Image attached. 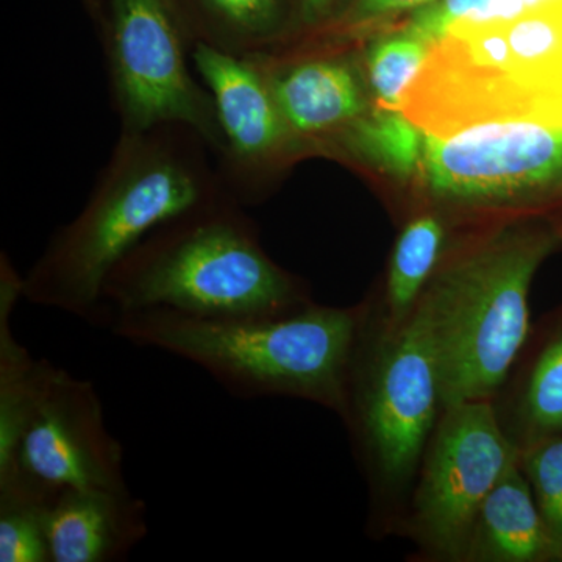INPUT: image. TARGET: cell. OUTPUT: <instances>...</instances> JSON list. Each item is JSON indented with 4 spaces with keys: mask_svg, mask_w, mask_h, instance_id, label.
Instances as JSON below:
<instances>
[{
    "mask_svg": "<svg viewBox=\"0 0 562 562\" xmlns=\"http://www.w3.org/2000/svg\"><path fill=\"white\" fill-rule=\"evenodd\" d=\"M57 492L21 471L0 476V561L52 562L47 520Z\"/></svg>",
    "mask_w": 562,
    "mask_h": 562,
    "instance_id": "cell-19",
    "label": "cell"
},
{
    "mask_svg": "<svg viewBox=\"0 0 562 562\" xmlns=\"http://www.w3.org/2000/svg\"><path fill=\"white\" fill-rule=\"evenodd\" d=\"M191 58L216 109L222 181L243 206L257 202L262 180L303 143L291 131L265 74L250 55L195 43Z\"/></svg>",
    "mask_w": 562,
    "mask_h": 562,
    "instance_id": "cell-11",
    "label": "cell"
},
{
    "mask_svg": "<svg viewBox=\"0 0 562 562\" xmlns=\"http://www.w3.org/2000/svg\"><path fill=\"white\" fill-rule=\"evenodd\" d=\"M339 140L355 157L395 179L420 172L425 132L402 111L380 109L364 114Z\"/></svg>",
    "mask_w": 562,
    "mask_h": 562,
    "instance_id": "cell-20",
    "label": "cell"
},
{
    "mask_svg": "<svg viewBox=\"0 0 562 562\" xmlns=\"http://www.w3.org/2000/svg\"><path fill=\"white\" fill-rule=\"evenodd\" d=\"M542 522L562 562V432L519 453Z\"/></svg>",
    "mask_w": 562,
    "mask_h": 562,
    "instance_id": "cell-22",
    "label": "cell"
},
{
    "mask_svg": "<svg viewBox=\"0 0 562 562\" xmlns=\"http://www.w3.org/2000/svg\"><path fill=\"white\" fill-rule=\"evenodd\" d=\"M85 5H87L91 16L94 18V21L99 24L103 13V7H105V0H85Z\"/></svg>",
    "mask_w": 562,
    "mask_h": 562,
    "instance_id": "cell-26",
    "label": "cell"
},
{
    "mask_svg": "<svg viewBox=\"0 0 562 562\" xmlns=\"http://www.w3.org/2000/svg\"><path fill=\"white\" fill-rule=\"evenodd\" d=\"M422 177L431 195L460 205L531 201L562 191V128L532 122L425 133Z\"/></svg>",
    "mask_w": 562,
    "mask_h": 562,
    "instance_id": "cell-9",
    "label": "cell"
},
{
    "mask_svg": "<svg viewBox=\"0 0 562 562\" xmlns=\"http://www.w3.org/2000/svg\"><path fill=\"white\" fill-rule=\"evenodd\" d=\"M462 562H557L519 458L480 506Z\"/></svg>",
    "mask_w": 562,
    "mask_h": 562,
    "instance_id": "cell-15",
    "label": "cell"
},
{
    "mask_svg": "<svg viewBox=\"0 0 562 562\" xmlns=\"http://www.w3.org/2000/svg\"><path fill=\"white\" fill-rule=\"evenodd\" d=\"M192 44L231 54L265 50L283 32L286 0H176Z\"/></svg>",
    "mask_w": 562,
    "mask_h": 562,
    "instance_id": "cell-18",
    "label": "cell"
},
{
    "mask_svg": "<svg viewBox=\"0 0 562 562\" xmlns=\"http://www.w3.org/2000/svg\"><path fill=\"white\" fill-rule=\"evenodd\" d=\"M492 406L519 453L562 432V306L531 325Z\"/></svg>",
    "mask_w": 562,
    "mask_h": 562,
    "instance_id": "cell-14",
    "label": "cell"
},
{
    "mask_svg": "<svg viewBox=\"0 0 562 562\" xmlns=\"http://www.w3.org/2000/svg\"><path fill=\"white\" fill-rule=\"evenodd\" d=\"M561 246V222L535 214L443 254L414 308L435 350L442 408L501 390L530 335L532 280Z\"/></svg>",
    "mask_w": 562,
    "mask_h": 562,
    "instance_id": "cell-3",
    "label": "cell"
},
{
    "mask_svg": "<svg viewBox=\"0 0 562 562\" xmlns=\"http://www.w3.org/2000/svg\"><path fill=\"white\" fill-rule=\"evenodd\" d=\"M519 458L492 401L446 406L422 457L401 530L422 560L462 562L486 495Z\"/></svg>",
    "mask_w": 562,
    "mask_h": 562,
    "instance_id": "cell-8",
    "label": "cell"
},
{
    "mask_svg": "<svg viewBox=\"0 0 562 562\" xmlns=\"http://www.w3.org/2000/svg\"><path fill=\"white\" fill-rule=\"evenodd\" d=\"M430 2L432 0H350L341 14L327 27L328 31L339 35L353 33L384 18L406 13V11L414 13Z\"/></svg>",
    "mask_w": 562,
    "mask_h": 562,
    "instance_id": "cell-24",
    "label": "cell"
},
{
    "mask_svg": "<svg viewBox=\"0 0 562 562\" xmlns=\"http://www.w3.org/2000/svg\"><path fill=\"white\" fill-rule=\"evenodd\" d=\"M364 303H310L283 316H195L172 310L113 314L114 335L199 366L235 397H288L341 416Z\"/></svg>",
    "mask_w": 562,
    "mask_h": 562,
    "instance_id": "cell-4",
    "label": "cell"
},
{
    "mask_svg": "<svg viewBox=\"0 0 562 562\" xmlns=\"http://www.w3.org/2000/svg\"><path fill=\"white\" fill-rule=\"evenodd\" d=\"M442 412L438 364L416 313L397 327L364 302L341 420L369 491V530L398 532Z\"/></svg>",
    "mask_w": 562,
    "mask_h": 562,
    "instance_id": "cell-6",
    "label": "cell"
},
{
    "mask_svg": "<svg viewBox=\"0 0 562 562\" xmlns=\"http://www.w3.org/2000/svg\"><path fill=\"white\" fill-rule=\"evenodd\" d=\"M24 297V276L0 255V469L9 468L29 417L55 366L14 339L11 314Z\"/></svg>",
    "mask_w": 562,
    "mask_h": 562,
    "instance_id": "cell-16",
    "label": "cell"
},
{
    "mask_svg": "<svg viewBox=\"0 0 562 562\" xmlns=\"http://www.w3.org/2000/svg\"><path fill=\"white\" fill-rule=\"evenodd\" d=\"M401 111L439 138L491 122L562 128V0H497L454 22Z\"/></svg>",
    "mask_w": 562,
    "mask_h": 562,
    "instance_id": "cell-2",
    "label": "cell"
},
{
    "mask_svg": "<svg viewBox=\"0 0 562 562\" xmlns=\"http://www.w3.org/2000/svg\"><path fill=\"white\" fill-rule=\"evenodd\" d=\"M350 0H294V18L303 27H327Z\"/></svg>",
    "mask_w": 562,
    "mask_h": 562,
    "instance_id": "cell-25",
    "label": "cell"
},
{
    "mask_svg": "<svg viewBox=\"0 0 562 562\" xmlns=\"http://www.w3.org/2000/svg\"><path fill=\"white\" fill-rule=\"evenodd\" d=\"M497 0H432L428 5L414 11L405 31L427 41L431 46L446 35L454 22L473 16Z\"/></svg>",
    "mask_w": 562,
    "mask_h": 562,
    "instance_id": "cell-23",
    "label": "cell"
},
{
    "mask_svg": "<svg viewBox=\"0 0 562 562\" xmlns=\"http://www.w3.org/2000/svg\"><path fill=\"white\" fill-rule=\"evenodd\" d=\"M99 27L121 132L190 125L220 157L216 109L188 63L192 40L176 0H105Z\"/></svg>",
    "mask_w": 562,
    "mask_h": 562,
    "instance_id": "cell-7",
    "label": "cell"
},
{
    "mask_svg": "<svg viewBox=\"0 0 562 562\" xmlns=\"http://www.w3.org/2000/svg\"><path fill=\"white\" fill-rule=\"evenodd\" d=\"M52 562H121L149 532L147 506L131 490L66 487L50 503Z\"/></svg>",
    "mask_w": 562,
    "mask_h": 562,
    "instance_id": "cell-13",
    "label": "cell"
},
{
    "mask_svg": "<svg viewBox=\"0 0 562 562\" xmlns=\"http://www.w3.org/2000/svg\"><path fill=\"white\" fill-rule=\"evenodd\" d=\"M447 236L446 220L431 211L417 214L403 227L392 249L383 294L371 301L384 324L397 327L414 312L447 251Z\"/></svg>",
    "mask_w": 562,
    "mask_h": 562,
    "instance_id": "cell-17",
    "label": "cell"
},
{
    "mask_svg": "<svg viewBox=\"0 0 562 562\" xmlns=\"http://www.w3.org/2000/svg\"><path fill=\"white\" fill-rule=\"evenodd\" d=\"M224 195L216 155L190 125L121 132L83 209L25 273V301L102 324L113 269L165 222Z\"/></svg>",
    "mask_w": 562,
    "mask_h": 562,
    "instance_id": "cell-1",
    "label": "cell"
},
{
    "mask_svg": "<svg viewBox=\"0 0 562 562\" xmlns=\"http://www.w3.org/2000/svg\"><path fill=\"white\" fill-rule=\"evenodd\" d=\"M13 471L24 472L50 491L128 490L124 449L106 427L94 383L55 366L13 461L0 471V476Z\"/></svg>",
    "mask_w": 562,
    "mask_h": 562,
    "instance_id": "cell-10",
    "label": "cell"
},
{
    "mask_svg": "<svg viewBox=\"0 0 562 562\" xmlns=\"http://www.w3.org/2000/svg\"><path fill=\"white\" fill-rule=\"evenodd\" d=\"M284 120L302 143L338 136L368 114L357 70L346 58L310 57L281 61L268 52L251 54Z\"/></svg>",
    "mask_w": 562,
    "mask_h": 562,
    "instance_id": "cell-12",
    "label": "cell"
},
{
    "mask_svg": "<svg viewBox=\"0 0 562 562\" xmlns=\"http://www.w3.org/2000/svg\"><path fill=\"white\" fill-rule=\"evenodd\" d=\"M313 303L305 283L266 254L232 195L184 211L113 269L102 324L113 314L172 310L195 316H283Z\"/></svg>",
    "mask_w": 562,
    "mask_h": 562,
    "instance_id": "cell-5",
    "label": "cell"
},
{
    "mask_svg": "<svg viewBox=\"0 0 562 562\" xmlns=\"http://www.w3.org/2000/svg\"><path fill=\"white\" fill-rule=\"evenodd\" d=\"M430 44L406 32L376 40L366 58L369 85L380 109L401 111V99L417 76Z\"/></svg>",
    "mask_w": 562,
    "mask_h": 562,
    "instance_id": "cell-21",
    "label": "cell"
}]
</instances>
